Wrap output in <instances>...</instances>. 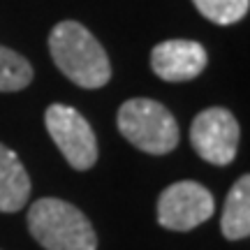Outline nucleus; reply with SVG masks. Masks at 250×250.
Here are the masks:
<instances>
[{"mask_svg":"<svg viewBox=\"0 0 250 250\" xmlns=\"http://www.w3.org/2000/svg\"><path fill=\"white\" fill-rule=\"evenodd\" d=\"M208 56L206 49L195 40H167L153 46L151 67L165 81L181 83L199 77L204 72Z\"/></svg>","mask_w":250,"mask_h":250,"instance_id":"obj_7","label":"nucleus"},{"mask_svg":"<svg viewBox=\"0 0 250 250\" xmlns=\"http://www.w3.org/2000/svg\"><path fill=\"white\" fill-rule=\"evenodd\" d=\"M30 197V176L19 155L0 144V213H14Z\"/></svg>","mask_w":250,"mask_h":250,"instance_id":"obj_8","label":"nucleus"},{"mask_svg":"<svg viewBox=\"0 0 250 250\" xmlns=\"http://www.w3.org/2000/svg\"><path fill=\"white\" fill-rule=\"evenodd\" d=\"M239 134V123L229 109L211 107L195 116L190 127V144L202 160L225 167L236 158Z\"/></svg>","mask_w":250,"mask_h":250,"instance_id":"obj_6","label":"nucleus"},{"mask_svg":"<svg viewBox=\"0 0 250 250\" xmlns=\"http://www.w3.org/2000/svg\"><path fill=\"white\" fill-rule=\"evenodd\" d=\"M28 229L46 250H98V236L90 220L74 204L56 197L33 202Z\"/></svg>","mask_w":250,"mask_h":250,"instance_id":"obj_2","label":"nucleus"},{"mask_svg":"<svg viewBox=\"0 0 250 250\" xmlns=\"http://www.w3.org/2000/svg\"><path fill=\"white\" fill-rule=\"evenodd\" d=\"M44 125L62 158L77 171H86L98 162V139L86 118L74 107L51 104L44 111Z\"/></svg>","mask_w":250,"mask_h":250,"instance_id":"obj_4","label":"nucleus"},{"mask_svg":"<svg viewBox=\"0 0 250 250\" xmlns=\"http://www.w3.org/2000/svg\"><path fill=\"white\" fill-rule=\"evenodd\" d=\"M118 132L134 148L151 155H165L179 146L181 130L165 104L148 98H132L118 109Z\"/></svg>","mask_w":250,"mask_h":250,"instance_id":"obj_3","label":"nucleus"},{"mask_svg":"<svg viewBox=\"0 0 250 250\" xmlns=\"http://www.w3.org/2000/svg\"><path fill=\"white\" fill-rule=\"evenodd\" d=\"M220 232L229 241L248 239L250 234V176L243 174L241 179L227 192L220 218Z\"/></svg>","mask_w":250,"mask_h":250,"instance_id":"obj_9","label":"nucleus"},{"mask_svg":"<svg viewBox=\"0 0 250 250\" xmlns=\"http://www.w3.org/2000/svg\"><path fill=\"white\" fill-rule=\"evenodd\" d=\"M33 81V65L21 54L0 44V93L23 90Z\"/></svg>","mask_w":250,"mask_h":250,"instance_id":"obj_10","label":"nucleus"},{"mask_svg":"<svg viewBox=\"0 0 250 250\" xmlns=\"http://www.w3.org/2000/svg\"><path fill=\"white\" fill-rule=\"evenodd\" d=\"M56 67L81 88H102L111 79V62L98 37L79 21H61L49 35Z\"/></svg>","mask_w":250,"mask_h":250,"instance_id":"obj_1","label":"nucleus"},{"mask_svg":"<svg viewBox=\"0 0 250 250\" xmlns=\"http://www.w3.org/2000/svg\"><path fill=\"white\" fill-rule=\"evenodd\" d=\"M213 211V195L195 181L171 183L158 199V223L171 232H190L206 223Z\"/></svg>","mask_w":250,"mask_h":250,"instance_id":"obj_5","label":"nucleus"},{"mask_svg":"<svg viewBox=\"0 0 250 250\" xmlns=\"http://www.w3.org/2000/svg\"><path fill=\"white\" fill-rule=\"evenodd\" d=\"M197 12L218 26H232L248 14L250 0H192Z\"/></svg>","mask_w":250,"mask_h":250,"instance_id":"obj_11","label":"nucleus"}]
</instances>
